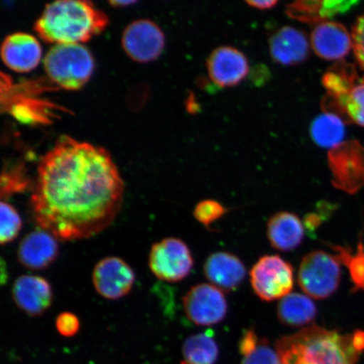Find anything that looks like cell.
Instances as JSON below:
<instances>
[{
	"label": "cell",
	"instance_id": "21",
	"mask_svg": "<svg viewBox=\"0 0 364 364\" xmlns=\"http://www.w3.org/2000/svg\"><path fill=\"white\" fill-rule=\"evenodd\" d=\"M316 314L317 308L313 300L299 293H290L281 299L277 309L280 322L292 327L311 324Z\"/></svg>",
	"mask_w": 364,
	"mask_h": 364
},
{
	"label": "cell",
	"instance_id": "28",
	"mask_svg": "<svg viewBox=\"0 0 364 364\" xmlns=\"http://www.w3.org/2000/svg\"><path fill=\"white\" fill-rule=\"evenodd\" d=\"M0 213H1L0 242L1 245H6L12 242L18 237L21 230L22 220L16 208L4 201L1 202Z\"/></svg>",
	"mask_w": 364,
	"mask_h": 364
},
{
	"label": "cell",
	"instance_id": "1",
	"mask_svg": "<svg viewBox=\"0 0 364 364\" xmlns=\"http://www.w3.org/2000/svg\"><path fill=\"white\" fill-rule=\"evenodd\" d=\"M124 193L106 149L62 136L40 159L30 206L41 230L58 240H80L112 224Z\"/></svg>",
	"mask_w": 364,
	"mask_h": 364
},
{
	"label": "cell",
	"instance_id": "11",
	"mask_svg": "<svg viewBox=\"0 0 364 364\" xmlns=\"http://www.w3.org/2000/svg\"><path fill=\"white\" fill-rule=\"evenodd\" d=\"M135 273L129 263L117 257H107L95 266L92 282L102 297L117 300L131 292L135 283Z\"/></svg>",
	"mask_w": 364,
	"mask_h": 364
},
{
	"label": "cell",
	"instance_id": "19",
	"mask_svg": "<svg viewBox=\"0 0 364 364\" xmlns=\"http://www.w3.org/2000/svg\"><path fill=\"white\" fill-rule=\"evenodd\" d=\"M267 234L273 248L281 252H291L301 245L304 228L294 213L280 212L270 218Z\"/></svg>",
	"mask_w": 364,
	"mask_h": 364
},
{
	"label": "cell",
	"instance_id": "20",
	"mask_svg": "<svg viewBox=\"0 0 364 364\" xmlns=\"http://www.w3.org/2000/svg\"><path fill=\"white\" fill-rule=\"evenodd\" d=\"M357 1H314V0H304L296 1L287 6L286 13L293 19L304 23H317L328 21L339 14H344L357 6Z\"/></svg>",
	"mask_w": 364,
	"mask_h": 364
},
{
	"label": "cell",
	"instance_id": "9",
	"mask_svg": "<svg viewBox=\"0 0 364 364\" xmlns=\"http://www.w3.org/2000/svg\"><path fill=\"white\" fill-rule=\"evenodd\" d=\"M182 304L186 317L197 326L217 325L225 320L228 312L224 292L213 284L192 287L183 296Z\"/></svg>",
	"mask_w": 364,
	"mask_h": 364
},
{
	"label": "cell",
	"instance_id": "18",
	"mask_svg": "<svg viewBox=\"0 0 364 364\" xmlns=\"http://www.w3.org/2000/svg\"><path fill=\"white\" fill-rule=\"evenodd\" d=\"M271 56L284 65H296L306 61L309 53L307 36L292 26L282 27L270 39Z\"/></svg>",
	"mask_w": 364,
	"mask_h": 364
},
{
	"label": "cell",
	"instance_id": "8",
	"mask_svg": "<svg viewBox=\"0 0 364 364\" xmlns=\"http://www.w3.org/2000/svg\"><path fill=\"white\" fill-rule=\"evenodd\" d=\"M328 161L336 188L354 194L364 188V148L358 141L331 149Z\"/></svg>",
	"mask_w": 364,
	"mask_h": 364
},
{
	"label": "cell",
	"instance_id": "26",
	"mask_svg": "<svg viewBox=\"0 0 364 364\" xmlns=\"http://www.w3.org/2000/svg\"><path fill=\"white\" fill-rule=\"evenodd\" d=\"M361 79L353 65L346 62L336 63L323 76L322 83L327 90L325 98L338 100L344 97Z\"/></svg>",
	"mask_w": 364,
	"mask_h": 364
},
{
	"label": "cell",
	"instance_id": "35",
	"mask_svg": "<svg viewBox=\"0 0 364 364\" xmlns=\"http://www.w3.org/2000/svg\"><path fill=\"white\" fill-rule=\"evenodd\" d=\"M134 4H135L134 1H110V4L114 7H124Z\"/></svg>",
	"mask_w": 364,
	"mask_h": 364
},
{
	"label": "cell",
	"instance_id": "32",
	"mask_svg": "<svg viewBox=\"0 0 364 364\" xmlns=\"http://www.w3.org/2000/svg\"><path fill=\"white\" fill-rule=\"evenodd\" d=\"M352 36L355 57L364 71V14L355 23Z\"/></svg>",
	"mask_w": 364,
	"mask_h": 364
},
{
	"label": "cell",
	"instance_id": "12",
	"mask_svg": "<svg viewBox=\"0 0 364 364\" xmlns=\"http://www.w3.org/2000/svg\"><path fill=\"white\" fill-rule=\"evenodd\" d=\"M11 292L16 306L31 317L43 316L53 304L51 284L43 277L22 275L16 279Z\"/></svg>",
	"mask_w": 364,
	"mask_h": 364
},
{
	"label": "cell",
	"instance_id": "17",
	"mask_svg": "<svg viewBox=\"0 0 364 364\" xmlns=\"http://www.w3.org/2000/svg\"><path fill=\"white\" fill-rule=\"evenodd\" d=\"M203 272L213 286L225 292H231L242 284L247 276V268L235 255L216 252L205 262Z\"/></svg>",
	"mask_w": 364,
	"mask_h": 364
},
{
	"label": "cell",
	"instance_id": "25",
	"mask_svg": "<svg viewBox=\"0 0 364 364\" xmlns=\"http://www.w3.org/2000/svg\"><path fill=\"white\" fill-rule=\"evenodd\" d=\"M239 348L243 356L241 364H283L277 349L275 351L265 338L259 339L252 330L244 332Z\"/></svg>",
	"mask_w": 364,
	"mask_h": 364
},
{
	"label": "cell",
	"instance_id": "24",
	"mask_svg": "<svg viewBox=\"0 0 364 364\" xmlns=\"http://www.w3.org/2000/svg\"><path fill=\"white\" fill-rule=\"evenodd\" d=\"M180 364H215L220 353L211 331L189 336L182 346Z\"/></svg>",
	"mask_w": 364,
	"mask_h": 364
},
{
	"label": "cell",
	"instance_id": "6",
	"mask_svg": "<svg viewBox=\"0 0 364 364\" xmlns=\"http://www.w3.org/2000/svg\"><path fill=\"white\" fill-rule=\"evenodd\" d=\"M250 274L255 294L264 301L283 299L294 288V268L279 256L259 259Z\"/></svg>",
	"mask_w": 364,
	"mask_h": 364
},
{
	"label": "cell",
	"instance_id": "5",
	"mask_svg": "<svg viewBox=\"0 0 364 364\" xmlns=\"http://www.w3.org/2000/svg\"><path fill=\"white\" fill-rule=\"evenodd\" d=\"M341 281V262L332 255L315 250L306 255L300 262L298 282L300 288L309 297L325 299L338 289Z\"/></svg>",
	"mask_w": 364,
	"mask_h": 364
},
{
	"label": "cell",
	"instance_id": "22",
	"mask_svg": "<svg viewBox=\"0 0 364 364\" xmlns=\"http://www.w3.org/2000/svg\"><path fill=\"white\" fill-rule=\"evenodd\" d=\"M325 112L338 115L344 121L353 122L364 127V80L355 84L344 97L338 100L324 99Z\"/></svg>",
	"mask_w": 364,
	"mask_h": 364
},
{
	"label": "cell",
	"instance_id": "23",
	"mask_svg": "<svg viewBox=\"0 0 364 364\" xmlns=\"http://www.w3.org/2000/svg\"><path fill=\"white\" fill-rule=\"evenodd\" d=\"M311 135L318 146L333 149L344 143L345 121L336 114L323 113L313 121Z\"/></svg>",
	"mask_w": 364,
	"mask_h": 364
},
{
	"label": "cell",
	"instance_id": "30",
	"mask_svg": "<svg viewBox=\"0 0 364 364\" xmlns=\"http://www.w3.org/2000/svg\"><path fill=\"white\" fill-rule=\"evenodd\" d=\"M29 182L20 171L7 172L1 180V197L7 199L11 195L21 193L28 186Z\"/></svg>",
	"mask_w": 364,
	"mask_h": 364
},
{
	"label": "cell",
	"instance_id": "16",
	"mask_svg": "<svg viewBox=\"0 0 364 364\" xmlns=\"http://www.w3.org/2000/svg\"><path fill=\"white\" fill-rule=\"evenodd\" d=\"M311 46L318 57L328 61L341 60L353 48V36L340 23L324 21L313 30Z\"/></svg>",
	"mask_w": 364,
	"mask_h": 364
},
{
	"label": "cell",
	"instance_id": "29",
	"mask_svg": "<svg viewBox=\"0 0 364 364\" xmlns=\"http://www.w3.org/2000/svg\"><path fill=\"white\" fill-rule=\"evenodd\" d=\"M227 208L215 200H204L196 205L193 216L207 229L225 215Z\"/></svg>",
	"mask_w": 364,
	"mask_h": 364
},
{
	"label": "cell",
	"instance_id": "10",
	"mask_svg": "<svg viewBox=\"0 0 364 364\" xmlns=\"http://www.w3.org/2000/svg\"><path fill=\"white\" fill-rule=\"evenodd\" d=\"M165 43L162 30L148 19L132 21L122 36V48L127 56L139 63L156 60L162 53Z\"/></svg>",
	"mask_w": 364,
	"mask_h": 364
},
{
	"label": "cell",
	"instance_id": "31",
	"mask_svg": "<svg viewBox=\"0 0 364 364\" xmlns=\"http://www.w3.org/2000/svg\"><path fill=\"white\" fill-rule=\"evenodd\" d=\"M80 323L78 317L70 312H63L56 318V329L65 338H72L78 333Z\"/></svg>",
	"mask_w": 364,
	"mask_h": 364
},
{
	"label": "cell",
	"instance_id": "33",
	"mask_svg": "<svg viewBox=\"0 0 364 364\" xmlns=\"http://www.w3.org/2000/svg\"><path fill=\"white\" fill-rule=\"evenodd\" d=\"M322 218L317 213H311L304 218V225L309 230H315L321 224Z\"/></svg>",
	"mask_w": 364,
	"mask_h": 364
},
{
	"label": "cell",
	"instance_id": "34",
	"mask_svg": "<svg viewBox=\"0 0 364 364\" xmlns=\"http://www.w3.org/2000/svg\"><path fill=\"white\" fill-rule=\"evenodd\" d=\"M275 0H264V1H247L249 6L258 9V10H270L277 4Z\"/></svg>",
	"mask_w": 364,
	"mask_h": 364
},
{
	"label": "cell",
	"instance_id": "3",
	"mask_svg": "<svg viewBox=\"0 0 364 364\" xmlns=\"http://www.w3.org/2000/svg\"><path fill=\"white\" fill-rule=\"evenodd\" d=\"M106 13L85 0H58L48 4L36 20V33L49 43H81L104 31Z\"/></svg>",
	"mask_w": 364,
	"mask_h": 364
},
{
	"label": "cell",
	"instance_id": "14",
	"mask_svg": "<svg viewBox=\"0 0 364 364\" xmlns=\"http://www.w3.org/2000/svg\"><path fill=\"white\" fill-rule=\"evenodd\" d=\"M43 49L34 36L15 33L6 36L1 45L2 60L10 70L18 73L33 70L38 66Z\"/></svg>",
	"mask_w": 364,
	"mask_h": 364
},
{
	"label": "cell",
	"instance_id": "2",
	"mask_svg": "<svg viewBox=\"0 0 364 364\" xmlns=\"http://www.w3.org/2000/svg\"><path fill=\"white\" fill-rule=\"evenodd\" d=\"M276 349L283 364H356L364 350V331L341 335L313 325L284 336Z\"/></svg>",
	"mask_w": 364,
	"mask_h": 364
},
{
	"label": "cell",
	"instance_id": "7",
	"mask_svg": "<svg viewBox=\"0 0 364 364\" xmlns=\"http://www.w3.org/2000/svg\"><path fill=\"white\" fill-rule=\"evenodd\" d=\"M193 255L183 240L166 238L154 243L149 255V266L158 279L176 283L188 277L193 267Z\"/></svg>",
	"mask_w": 364,
	"mask_h": 364
},
{
	"label": "cell",
	"instance_id": "4",
	"mask_svg": "<svg viewBox=\"0 0 364 364\" xmlns=\"http://www.w3.org/2000/svg\"><path fill=\"white\" fill-rule=\"evenodd\" d=\"M46 74L54 84L68 90L83 87L93 74L92 53L81 43L53 45L43 59Z\"/></svg>",
	"mask_w": 364,
	"mask_h": 364
},
{
	"label": "cell",
	"instance_id": "15",
	"mask_svg": "<svg viewBox=\"0 0 364 364\" xmlns=\"http://www.w3.org/2000/svg\"><path fill=\"white\" fill-rule=\"evenodd\" d=\"M58 254V240L47 231L41 230L31 232L21 240L17 250V259L27 269L43 271L57 260Z\"/></svg>",
	"mask_w": 364,
	"mask_h": 364
},
{
	"label": "cell",
	"instance_id": "13",
	"mask_svg": "<svg viewBox=\"0 0 364 364\" xmlns=\"http://www.w3.org/2000/svg\"><path fill=\"white\" fill-rule=\"evenodd\" d=\"M207 68L209 78L220 87H232L247 78L249 63L238 49L220 47L208 58Z\"/></svg>",
	"mask_w": 364,
	"mask_h": 364
},
{
	"label": "cell",
	"instance_id": "27",
	"mask_svg": "<svg viewBox=\"0 0 364 364\" xmlns=\"http://www.w3.org/2000/svg\"><path fill=\"white\" fill-rule=\"evenodd\" d=\"M330 247L336 252V257L339 262L348 268L354 289L364 290V245L362 241H359L357 252L354 255L344 247L331 245Z\"/></svg>",
	"mask_w": 364,
	"mask_h": 364
}]
</instances>
